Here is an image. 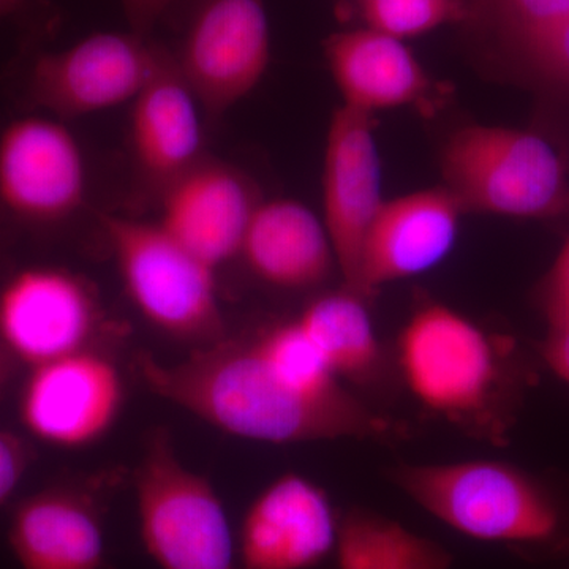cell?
<instances>
[{"instance_id":"cell-28","label":"cell","mask_w":569,"mask_h":569,"mask_svg":"<svg viewBox=\"0 0 569 569\" xmlns=\"http://www.w3.org/2000/svg\"><path fill=\"white\" fill-rule=\"evenodd\" d=\"M130 31L151 37L157 22L162 20L178 0H121Z\"/></svg>"},{"instance_id":"cell-30","label":"cell","mask_w":569,"mask_h":569,"mask_svg":"<svg viewBox=\"0 0 569 569\" xmlns=\"http://www.w3.org/2000/svg\"><path fill=\"white\" fill-rule=\"evenodd\" d=\"M28 0H0V20L13 17V14L20 13L24 9Z\"/></svg>"},{"instance_id":"cell-9","label":"cell","mask_w":569,"mask_h":569,"mask_svg":"<svg viewBox=\"0 0 569 569\" xmlns=\"http://www.w3.org/2000/svg\"><path fill=\"white\" fill-rule=\"evenodd\" d=\"M123 381L118 366L92 348L32 367L20 397L22 426L62 449L91 447L118 421Z\"/></svg>"},{"instance_id":"cell-5","label":"cell","mask_w":569,"mask_h":569,"mask_svg":"<svg viewBox=\"0 0 569 569\" xmlns=\"http://www.w3.org/2000/svg\"><path fill=\"white\" fill-rule=\"evenodd\" d=\"M103 230L130 301L163 335L211 346L223 339L217 269L159 222L104 216Z\"/></svg>"},{"instance_id":"cell-16","label":"cell","mask_w":569,"mask_h":569,"mask_svg":"<svg viewBox=\"0 0 569 569\" xmlns=\"http://www.w3.org/2000/svg\"><path fill=\"white\" fill-rule=\"evenodd\" d=\"M132 103L134 163L160 197L203 159V110L176 66L173 52Z\"/></svg>"},{"instance_id":"cell-24","label":"cell","mask_w":569,"mask_h":569,"mask_svg":"<svg viewBox=\"0 0 569 569\" xmlns=\"http://www.w3.org/2000/svg\"><path fill=\"white\" fill-rule=\"evenodd\" d=\"M367 29L400 41L417 39L448 24H466L468 0H355Z\"/></svg>"},{"instance_id":"cell-1","label":"cell","mask_w":569,"mask_h":569,"mask_svg":"<svg viewBox=\"0 0 569 569\" xmlns=\"http://www.w3.org/2000/svg\"><path fill=\"white\" fill-rule=\"evenodd\" d=\"M142 383L220 432L260 443L291 445L369 437L387 422L350 395L318 399L276 376L253 342L219 340L178 362L137 356Z\"/></svg>"},{"instance_id":"cell-2","label":"cell","mask_w":569,"mask_h":569,"mask_svg":"<svg viewBox=\"0 0 569 569\" xmlns=\"http://www.w3.org/2000/svg\"><path fill=\"white\" fill-rule=\"evenodd\" d=\"M392 479L433 518L479 541L542 546L563 529L552 493L498 460L400 466Z\"/></svg>"},{"instance_id":"cell-23","label":"cell","mask_w":569,"mask_h":569,"mask_svg":"<svg viewBox=\"0 0 569 569\" xmlns=\"http://www.w3.org/2000/svg\"><path fill=\"white\" fill-rule=\"evenodd\" d=\"M253 346L276 376L298 391L318 399L347 396L339 378L298 321L269 329L253 340Z\"/></svg>"},{"instance_id":"cell-8","label":"cell","mask_w":569,"mask_h":569,"mask_svg":"<svg viewBox=\"0 0 569 569\" xmlns=\"http://www.w3.org/2000/svg\"><path fill=\"white\" fill-rule=\"evenodd\" d=\"M271 33L263 0H197L174 54L201 110L216 118L263 80Z\"/></svg>"},{"instance_id":"cell-6","label":"cell","mask_w":569,"mask_h":569,"mask_svg":"<svg viewBox=\"0 0 569 569\" xmlns=\"http://www.w3.org/2000/svg\"><path fill=\"white\" fill-rule=\"evenodd\" d=\"M171 51L151 37L99 32L61 51L43 52L29 74V93L56 119H74L133 102Z\"/></svg>"},{"instance_id":"cell-12","label":"cell","mask_w":569,"mask_h":569,"mask_svg":"<svg viewBox=\"0 0 569 569\" xmlns=\"http://www.w3.org/2000/svg\"><path fill=\"white\" fill-rule=\"evenodd\" d=\"M373 114L339 107L329 122L323 160V223L347 290L358 295L367 233L383 206Z\"/></svg>"},{"instance_id":"cell-14","label":"cell","mask_w":569,"mask_h":569,"mask_svg":"<svg viewBox=\"0 0 569 569\" xmlns=\"http://www.w3.org/2000/svg\"><path fill=\"white\" fill-rule=\"evenodd\" d=\"M462 213L443 186L385 201L362 247L358 295L366 298L440 264L455 249Z\"/></svg>"},{"instance_id":"cell-11","label":"cell","mask_w":569,"mask_h":569,"mask_svg":"<svg viewBox=\"0 0 569 569\" xmlns=\"http://www.w3.org/2000/svg\"><path fill=\"white\" fill-rule=\"evenodd\" d=\"M99 321L89 284L63 269H24L0 290V342L29 369L91 348Z\"/></svg>"},{"instance_id":"cell-20","label":"cell","mask_w":569,"mask_h":569,"mask_svg":"<svg viewBox=\"0 0 569 569\" xmlns=\"http://www.w3.org/2000/svg\"><path fill=\"white\" fill-rule=\"evenodd\" d=\"M339 569H451L443 546L419 537L396 520L353 509L339 526Z\"/></svg>"},{"instance_id":"cell-3","label":"cell","mask_w":569,"mask_h":569,"mask_svg":"<svg viewBox=\"0 0 569 569\" xmlns=\"http://www.w3.org/2000/svg\"><path fill=\"white\" fill-rule=\"evenodd\" d=\"M443 187L463 212L519 219L567 216L569 183L559 153L527 130L468 126L441 152Z\"/></svg>"},{"instance_id":"cell-13","label":"cell","mask_w":569,"mask_h":569,"mask_svg":"<svg viewBox=\"0 0 569 569\" xmlns=\"http://www.w3.org/2000/svg\"><path fill=\"white\" fill-rule=\"evenodd\" d=\"M335 509L320 486L298 473L274 479L247 509L239 535L242 569H310L336 548Z\"/></svg>"},{"instance_id":"cell-29","label":"cell","mask_w":569,"mask_h":569,"mask_svg":"<svg viewBox=\"0 0 569 569\" xmlns=\"http://www.w3.org/2000/svg\"><path fill=\"white\" fill-rule=\"evenodd\" d=\"M20 362L10 353L9 348L0 342V391L17 376Z\"/></svg>"},{"instance_id":"cell-18","label":"cell","mask_w":569,"mask_h":569,"mask_svg":"<svg viewBox=\"0 0 569 569\" xmlns=\"http://www.w3.org/2000/svg\"><path fill=\"white\" fill-rule=\"evenodd\" d=\"M10 548L22 569H102L104 535L91 497L70 488H50L14 508Z\"/></svg>"},{"instance_id":"cell-15","label":"cell","mask_w":569,"mask_h":569,"mask_svg":"<svg viewBox=\"0 0 569 569\" xmlns=\"http://www.w3.org/2000/svg\"><path fill=\"white\" fill-rule=\"evenodd\" d=\"M160 200L157 222L213 269L241 254L247 227L260 204L244 176L208 157L170 183Z\"/></svg>"},{"instance_id":"cell-4","label":"cell","mask_w":569,"mask_h":569,"mask_svg":"<svg viewBox=\"0 0 569 569\" xmlns=\"http://www.w3.org/2000/svg\"><path fill=\"white\" fill-rule=\"evenodd\" d=\"M146 552L162 569H234V545L212 482L187 467L170 433L156 430L133 478Z\"/></svg>"},{"instance_id":"cell-7","label":"cell","mask_w":569,"mask_h":569,"mask_svg":"<svg viewBox=\"0 0 569 569\" xmlns=\"http://www.w3.org/2000/svg\"><path fill=\"white\" fill-rule=\"evenodd\" d=\"M408 388L419 402L449 417L486 407L498 383V356L473 321L429 305L408 320L399 340Z\"/></svg>"},{"instance_id":"cell-26","label":"cell","mask_w":569,"mask_h":569,"mask_svg":"<svg viewBox=\"0 0 569 569\" xmlns=\"http://www.w3.org/2000/svg\"><path fill=\"white\" fill-rule=\"evenodd\" d=\"M535 80L569 93V21L522 63Z\"/></svg>"},{"instance_id":"cell-17","label":"cell","mask_w":569,"mask_h":569,"mask_svg":"<svg viewBox=\"0 0 569 569\" xmlns=\"http://www.w3.org/2000/svg\"><path fill=\"white\" fill-rule=\"evenodd\" d=\"M323 51L343 107L373 114L425 107L430 100L432 81L403 41L372 29H351L329 36Z\"/></svg>"},{"instance_id":"cell-19","label":"cell","mask_w":569,"mask_h":569,"mask_svg":"<svg viewBox=\"0 0 569 569\" xmlns=\"http://www.w3.org/2000/svg\"><path fill=\"white\" fill-rule=\"evenodd\" d=\"M241 257L254 276L288 290L316 287L336 264L323 220L295 200L260 201Z\"/></svg>"},{"instance_id":"cell-22","label":"cell","mask_w":569,"mask_h":569,"mask_svg":"<svg viewBox=\"0 0 569 569\" xmlns=\"http://www.w3.org/2000/svg\"><path fill=\"white\" fill-rule=\"evenodd\" d=\"M471 26L522 66L569 21V0H468Z\"/></svg>"},{"instance_id":"cell-27","label":"cell","mask_w":569,"mask_h":569,"mask_svg":"<svg viewBox=\"0 0 569 569\" xmlns=\"http://www.w3.org/2000/svg\"><path fill=\"white\" fill-rule=\"evenodd\" d=\"M32 451L17 433L0 429V508L10 500L31 466Z\"/></svg>"},{"instance_id":"cell-21","label":"cell","mask_w":569,"mask_h":569,"mask_svg":"<svg viewBox=\"0 0 569 569\" xmlns=\"http://www.w3.org/2000/svg\"><path fill=\"white\" fill-rule=\"evenodd\" d=\"M337 378L365 377L378 361L376 329L353 291L320 296L296 318Z\"/></svg>"},{"instance_id":"cell-25","label":"cell","mask_w":569,"mask_h":569,"mask_svg":"<svg viewBox=\"0 0 569 569\" xmlns=\"http://www.w3.org/2000/svg\"><path fill=\"white\" fill-rule=\"evenodd\" d=\"M542 307L548 320L545 342L569 347V239L546 277Z\"/></svg>"},{"instance_id":"cell-10","label":"cell","mask_w":569,"mask_h":569,"mask_svg":"<svg viewBox=\"0 0 569 569\" xmlns=\"http://www.w3.org/2000/svg\"><path fill=\"white\" fill-rule=\"evenodd\" d=\"M88 171L61 119L29 116L0 133V203L24 222H63L84 203Z\"/></svg>"},{"instance_id":"cell-31","label":"cell","mask_w":569,"mask_h":569,"mask_svg":"<svg viewBox=\"0 0 569 569\" xmlns=\"http://www.w3.org/2000/svg\"><path fill=\"white\" fill-rule=\"evenodd\" d=\"M567 216H569V204H568V211H567Z\"/></svg>"}]
</instances>
